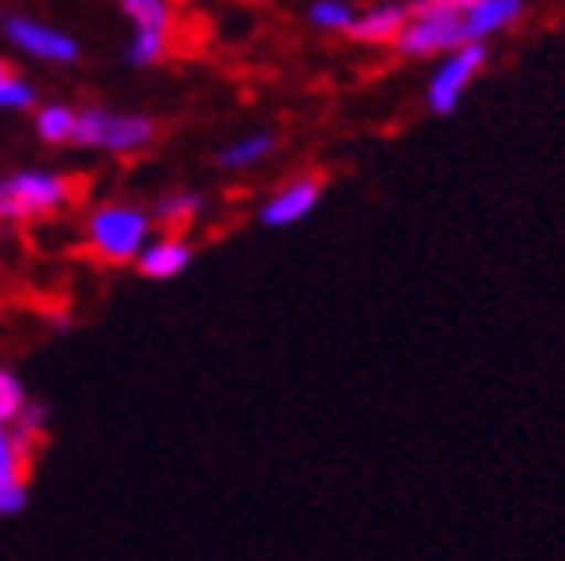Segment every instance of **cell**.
Listing matches in <instances>:
<instances>
[{"label": "cell", "instance_id": "obj_7", "mask_svg": "<svg viewBox=\"0 0 565 561\" xmlns=\"http://www.w3.org/2000/svg\"><path fill=\"white\" fill-rule=\"evenodd\" d=\"M28 459L32 447L17 428L0 424V518H17L28 507Z\"/></svg>", "mask_w": 565, "mask_h": 561}, {"label": "cell", "instance_id": "obj_15", "mask_svg": "<svg viewBox=\"0 0 565 561\" xmlns=\"http://www.w3.org/2000/svg\"><path fill=\"white\" fill-rule=\"evenodd\" d=\"M71 130H75V110L63 103H47L40 106V115H35V134L47 141V146H67Z\"/></svg>", "mask_w": 565, "mask_h": 561}, {"label": "cell", "instance_id": "obj_17", "mask_svg": "<svg viewBox=\"0 0 565 561\" xmlns=\"http://www.w3.org/2000/svg\"><path fill=\"white\" fill-rule=\"evenodd\" d=\"M169 35L166 32H134L130 47H126V63L134 67H153V63L166 60Z\"/></svg>", "mask_w": 565, "mask_h": 561}, {"label": "cell", "instance_id": "obj_6", "mask_svg": "<svg viewBox=\"0 0 565 561\" xmlns=\"http://www.w3.org/2000/svg\"><path fill=\"white\" fill-rule=\"evenodd\" d=\"M322 201V177L307 173V177H291L287 184H279L271 197L259 209V224L264 229H291L299 220H307L310 212Z\"/></svg>", "mask_w": 565, "mask_h": 561}, {"label": "cell", "instance_id": "obj_1", "mask_svg": "<svg viewBox=\"0 0 565 561\" xmlns=\"http://www.w3.org/2000/svg\"><path fill=\"white\" fill-rule=\"evenodd\" d=\"M526 20V0H408V20L393 40L401 60H440L468 44H491Z\"/></svg>", "mask_w": 565, "mask_h": 561}, {"label": "cell", "instance_id": "obj_8", "mask_svg": "<svg viewBox=\"0 0 565 561\" xmlns=\"http://www.w3.org/2000/svg\"><path fill=\"white\" fill-rule=\"evenodd\" d=\"M4 35H9L24 55H32V60H44V63L79 60V44H75L67 32H60V28H52V24H40V20L9 17L4 20Z\"/></svg>", "mask_w": 565, "mask_h": 561}, {"label": "cell", "instance_id": "obj_2", "mask_svg": "<svg viewBox=\"0 0 565 561\" xmlns=\"http://www.w3.org/2000/svg\"><path fill=\"white\" fill-rule=\"evenodd\" d=\"M83 181L67 173H44V169H24V173L0 177V220H44L79 201Z\"/></svg>", "mask_w": 565, "mask_h": 561}, {"label": "cell", "instance_id": "obj_18", "mask_svg": "<svg viewBox=\"0 0 565 561\" xmlns=\"http://www.w3.org/2000/svg\"><path fill=\"white\" fill-rule=\"evenodd\" d=\"M28 409V396H24V385L17 381V373L9 369H0V424H17L20 413Z\"/></svg>", "mask_w": 565, "mask_h": 561}, {"label": "cell", "instance_id": "obj_11", "mask_svg": "<svg viewBox=\"0 0 565 561\" xmlns=\"http://www.w3.org/2000/svg\"><path fill=\"white\" fill-rule=\"evenodd\" d=\"M279 149V138H275L271 130H259V134H244V138H236L232 146H224L221 154H216V166L221 169H252L259 166V161H267Z\"/></svg>", "mask_w": 565, "mask_h": 561}, {"label": "cell", "instance_id": "obj_9", "mask_svg": "<svg viewBox=\"0 0 565 561\" xmlns=\"http://www.w3.org/2000/svg\"><path fill=\"white\" fill-rule=\"evenodd\" d=\"M408 20V4L401 0H381V4H370L365 12H358L350 24V40L365 47H393V40L401 35Z\"/></svg>", "mask_w": 565, "mask_h": 561}, {"label": "cell", "instance_id": "obj_16", "mask_svg": "<svg viewBox=\"0 0 565 561\" xmlns=\"http://www.w3.org/2000/svg\"><path fill=\"white\" fill-rule=\"evenodd\" d=\"M35 103V87L24 83L9 63L0 60V110H28Z\"/></svg>", "mask_w": 565, "mask_h": 561}, {"label": "cell", "instance_id": "obj_14", "mask_svg": "<svg viewBox=\"0 0 565 561\" xmlns=\"http://www.w3.org/2000/svg\"><path fill=\"white\" fill-rule=\"evenodd\" d=\"M122 12L138 32H166L173 24V9L169 0H122Z\"/></svg>", "mask_w": 565, "mask_h": 561}, {"label": "cell", "instance_id": "obj_12", "mask_svg": "<svg viewBox=\"0 0 565 561\" xmlns=\"http://www.w3.org/2000/svg\"><path fill=\"white\" fill-rule=\"evenodd\" d=\"M201 204L204 201L196 193H166V197H158V201H153V216L166 224L169 236H181V229H185L189 220L201 212Z\"/></svg>", "mask_w": 565, "mask_h": 561}, {"label": "cell", "instance_id": "obj_4", "mask_svg": "<svg viewBox=\"0 0 565 561\" xmlns=\"http://www.w3.org/2000/svg\"><path fill=\"white\" fill-rule=\"evenodd\" d=\"M146 244H150V212L115 201L87 216V247L103 264H134Z\"/></svg>", "mask_w": 565, "mask_h": 561}, {"label": "cell", "instance_id": "obj_5", "mask_svg": "<svg viewBox=\"0 0 565 561\" xmlns=\"http://www.w3.org/2000/svg\"><path fill=\"white\" fill-rule=\"evenodd\" d=\"M487 60H491V44H468V47H456V52L440 55L424 83V106L433 110V115L448 118L459 110V103L468 98V91L476 87V80L483 75Z\"/></svg>", "mask_w": 565, "mask_h": 561}, {"label": "cell", "instance_id": "obj_3", "mask_svg": "<svg viewBox=\"0 0 565 561\" xmlns=\"http://www.w3.org/2000/svg\"><path fill=\"white\" fill-rule=\"evenodd\" d=\"M71 141L83 149H106V154H141L158 141V123L150 115H122L106 106H83L75 110Z\"/></svg>", "mask_w": 565, "mask_h": 561}, {"label": "cell", "instance_id": "obj_10", "mask_svg": "<svg viewBox=\"0 0 565 561\" xmlns=\"http://www.w3.org/2000/svg\"><path fill=\"white\" fill-rule=\"evenodd\" d=\"M134 264H138V272L146 279H173V275H181L193 264V247H189L185 236H161L141 247Z\"/></svg>", "mask_w": 565, "mask_h": 561}, {"label": "cell", "instance_id": "obj_13", "mask_svg": "<svg viewBox=\"0 0 565 561\" xmlns=\"http://www.w3.org/2000/svg\"><path fill=\"white\" fill-rule=\"evenodd\" d=\"M353 17H358V12H353L350 0H315L307 9L310 28H318V32H327V35H345Z\"/></svg>", "mask_w": 565, "mask_h": 561}]
</instances>
